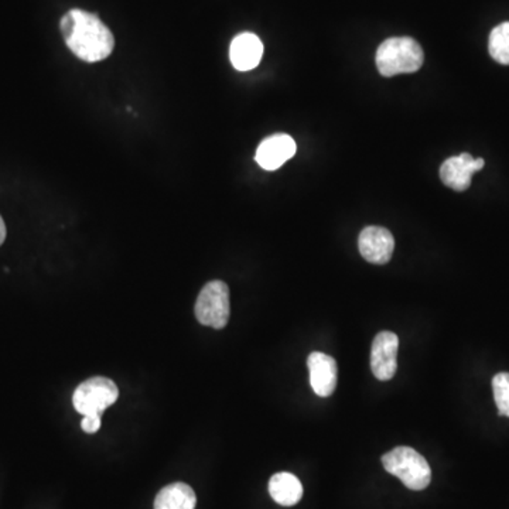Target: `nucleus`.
I'll use <instances>...</instances> for the list:
<instances>
[{
	"mask_svg": "<svg viewBox=\"0 0 509 509\" xmlns=\"http://www.w3.org/2000/svg\"><path fill=\"white\" fill-rule=\"evenodd\" d=\"M61 33L75 57L87 63H98L112 55L115 38L97 14L72 9L63 16Z\"/></svg>",
	"mask_w": 509,
	"mask_h": 509,
	"instance_id": "f257e3e1",
	"label": "nucleus"
},
{
	"mask_svg": "<svg viewBox=\"0 0 509 509\" xmlns=\"http://www.w3.org/2000/svg\"><path fill=\"white\" fill-rule=\"evenodd\" d=\"M425 61L422 47L411 38L385 40L377 51V67L384 77L418 72Z\"/></svg>",
	"mask_w": 509,
	"mask_h": 509,
	"instance_id": "f03ea898",
	"label": "nucleus"
},
{
	"mask_svg": "<svg viewBox=\"0 0 509 509\" xmlns=\"http://www.w3.org/2000/svg\"><path fill=\"white\" fill-rule=\"evenodd\" d=\"M384 469L398 477L411 491H422L432 481V470L420 453L411 447H396L382 455Z\"/></svg>",
	"mask_w": 509,
	"mask_h": 509,
	"instance_id": "7ed1b4c3",
	"label": "nucleus"
},
{
	"mask_svg": "<svg viewBox=\"0 0 509 509\" xmlns=\"http://www.w3.org/2000/svg\"><path fill=\"white\" fill-rule=\"evenodd\" d=\"M197 320L207 327H225L230 320V289L221 280L208 282L199 292L194 307Z\"/></svg>",
	"mask_w": 509,
	"mask_h": 509,
	"instance_id": "20e7f679",
	"label": "nucleus"
},
{
	"mask_svg": "<svg viewBox=\"0 0 509 509\" xmlns=\"http://www.w3.org/2000/svg\"><path fill=\"white\" fill-rule=\"evenodd\" d=\"M119 398L115 382L104 377H95L78 385L72 396L75 411L87 415H102L105 409L114 405Z\"/></svg>",
	"mask_w": 509,
	"mask_h": 509,
	"instance_id": "39448f33",
	"label": "nucleus"
},
{
	"mask_svg": "<svg viewBox=\"0 0 509 509\" xmlns=\"http://www.w3.org/2000/svg\"><path fill=\"white\" fill-rule=\"evenodd\" d=\"M399 338L391 331H382L374 338L371 350V369L375 378L389 381L398 369Z\"/></svg>",
	"mask_w": 509,
	"mask_h": 509,
	"instance_id": "423d86ee",
	"label": "nucleus"
},
{
	"mask_svg": "<svg viewBox=\"0 0 509 509\" xmlns=\"http://www.w3.org/2000/svg\"><path fill=\"white\" fill-rule=\"evenodd\" d=\"M484 159H474L469 153L453 156L440 167L443 184L455 191H466L471 186V175L484 169Z\"/></svg>",
	"mask_w": 509,
	"mask_h": 509,
	"instance_id": "0eeeda50",
	"label": "nucleus"
},
{
	"mask_svg": "<svg viewBox=\"0 0 509 509\" xmlns=\"http://www.w3.org/2000/svg\"><path fill=\"white\" fill-rule=\"evenodd\" d=\"M362 258L374 265H385L394 255V240L391 231L382 226H367L358 238Z\"/></svg>",
	"mask_w": 509,
	"mask_h": 509,
	"instance_id": "6e6552de",
	"label": "nucleus"
},
{
	"mask_svg": "<svg viewBox=\"0 0 509 509\" xmlns=\"http://www.w3.org/2000/svg\"><path fill=\"white\" fill-rule=\"evenodd\" d=\"M296 142L292 136L276 133L260 143L255 160L263 170L274 172L282 167L287 160H291L296 155Z\"/></svg>",
	"mask_w": 509,
	"mask_h": 509,
	"instance_id": "1a4fd4ad",
	"label": "nucleus"
},
{
	"mask_svg": "<svg viewBox=\"0 0 509 509\" xmlns=\"http://www.w3.org/2000/svg\"><path fill=\"white\" fill-rule=\"evenodd\" d=\"M313 391L321 398H328L337 388L338 368L335 358L323 352H311L307 360Z\"/></svg>",
	"mask_w": 509,
	"mask_h": 509,
	"instance_id": "9d476101",
	"label": "nucleus"
},
{
	"mask_svg": "<svg viewBox=\"0 0 509 509\" xmlns=\"http://www.w3.org/2000/svg\"><path fill=\"white\" fill-rule=\"evenodd\" d=\"M263 55V44L257 34L241 33L231 43L230 58L238 72L258 67Z\"/></svg>",
	"mask_w": 509,
	"mask_h": 509,
	"instance_id": "9b49d317",
	"label": "nucleus"
},
{
	"mask_svg": "<svg viewBox=\"0 0 509 509\" xmlns=\"http://www.w3.org/2000/svg\"><path fill=\"white\" fill-rule=\"evenodd\" d=\"M269 494L279 505L293 506L303 496V486L291 472H277L270 479Z\"/></svg>",
	"mask_w": 509,
	"mask_h": 509,
	"instance_id": "f8f14e48",
	"label": "nucleus"
},
{
	"mask_svg": "<svg viewBox=\"0 0 509 509\" xmlns=\"http://www.w3.org/2000/svg\"><path fill=\"white\" fill-rule=\"evenodd\" d=\"M196 504V493L191 487L184 482H174L157 494L155 509H194Z\"/></svg>",
	"mask_w": 509,
	"mask_h": 509,
	"instance_id": "ddd939ff",
	"label": "nucleus"
},
{
	"mask_svg": "<svg viewBox=\"0 0 509 509\" xmlns=\"http://www.w3.org/2000/svg\"><path fill=\"white\" fill-rule=\"evenodd\" d=\"M489 55L499 64L509 65V21L496 26L488 40Z\"/></svg>",
	"mask_w": 509,
	"mask_h": 509,
	"instance_id": "4468645a",
	"label": "nucleus"
},
{
	"mask_svg": "<svg viewBox=\"0 0 509 509\" xmlns=\"http://www.w3.org/2000/svg\"><path fill=\"white\" fill-rule=\"evenodd\" d=\"M493 391L499 415L509 418V372H499L494 377Z\"/></svg>",
	"mask_w": 509,
	"mask_h": 509,
	"instance_id": "2eb2a0df",
	"label": "nucleus"
},
{
	"mask_svg": "<svg viewBox=\"0 0 509 509\" xmlns=\"http://www.w3.org/2000/svg\"><path fill=\"white\" fill-rule=\"evenodd\" d=\"M101 415H87L84 416L81 422V428L85 433H97L101 428Z\"/></svg>",
	"mask_w": 509,
	"mask_h": 509,
	"instance_id": "dca6fc26",
	"label": "nucleus"
},
{
	"mask_svg": "<svg viewBox=\"0 0 509 509\" xmlns=\"http://www.w3.org/2000/svg\"><path fill=\"white\" fill-rule=\"evenodd\" d=\"M6 240V225H4V221L2 216H0V245Z\"/></svg>",
	"mask_w": 509,
	"mask_h": 509,
	"instance_id": "f3484780",
	"label": "nucleus"
}]
</instances>
